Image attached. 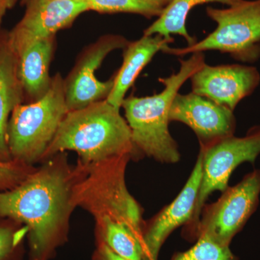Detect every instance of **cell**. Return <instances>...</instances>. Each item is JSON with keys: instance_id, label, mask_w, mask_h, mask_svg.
<instances>
[{"instance_id": "cell-2", "label": "cell", "mask_w": 260, "mask_h": 260, "mask_svg": "<svg viewBox=\"0 0 260 260\" xmlns=\"http://www.w3.org/2000/svg\"><path fill=\"white\" fill-rule=\"evenodd\" d=\"M65 150L76 152L84 164L135 153L127 121L107 99L67 113L44 158Z\"/></svg>"}, {"instance_id": "cell-15", "label": "cell", "mask_w": 260, "mask_h": 260, "mask_svg": "<svg viewBox=\"0 0 260 260\" xmlns=\"http://www.w3.org/2000/svg\"><path fill=\"white\" fill-rule=\"evenodd\" d=\"M24 93L18 77V64L9 34L0 30V160L10 155L7 142L8 122L15 108L23 104Z\"/></svg>"}, {"instance_id": "cell-17", "label": "cell", "mask_w": 260, "mask_h": 260, "mask_svg": "<svg viewBox=\"0 0 260 260\" xmlns=\"http://www.w3.org/2000/svg\"><path fill=\"white\" fill-rule=\"evenodd\" d=\"M242 0H172L158 17L157 20L144 30L145 36L160 35L168 40L174 41L171 35L184 37L188 46L197 42L187 32L186 27L188 14L197 5L208 3H220L229 6L237 4Z\"/></svg>"}, {"instance_id": "cell-16", "label": "cell", "mask_w": 260, "mask_h": 260, "mask_svg": "<svg viewBox=\"0 0 260 260\" xmlns=\"http://www.w3.org/2000/svg\"><path fill=\"white\" fill-rule=\"evenodd\" d=\"M173 42L160 35H143L138 40L129 42L124 49L122 65L114 78V85L107 102L120 109L126 92L134 84L140 72L156 53Z\"/></svg>"}, {"instance_id": "cell-19", "label": "cell", "mask_w": 260, "mask_h": 260, "mask_svg": "<svg viewBox=\"0 0 260 260\" xmlns=\"http://www.w3.org/2000/svg\"><path fill=\"white\" fill-rule=\"evenodd\" d=\"M171 260H238L229 246L214 242L210 238L200 236L192 247L177 252Z\"/></svg>"}, {"instance_id": "cell-26", "label": "cell", "mask_w": 260, "mask_h": 260, "mask_svg": "<svg viewBox=\"0 0 260 260\" xmlns=\"http://www.w3.org/2000/svg\"><path fill=\"white\" fill-rule=\"evenodd\" d=\"M29 1H30V0H21V3L23 5H27Z\"/></svg>"}, {"instance_id": "cell-6", "label": "cell", "mask_w": 260, "mask_h": 260, "mask_svg": "<svg viewBox=\"0 0 260 260\" xmlns=\"http://www.w3.org/2000/svg\"><path fill=\"white\" fill-rule=\"evenodd\" d=\"M207 14L217 28L206 38L185 48L165 47L162 52L182 56L215 50L243 61L260 56V0H242L225 9L208 7Z\"/></svg>"}, {"instance_id": "cell-1", "label": "cell", "mask_w": 260, "mask_h": 260, "mask_svg": "<svg viewBox=\"0 0 260 260\" xmlns=\"http://www.w3.org/2000/svg\"><path fill=\"white\" fill-rule=\"evenodd\" d=\"M74 170L57 158L10 191L0 192V217L25 225L30 260H49L68 239Z\"/></svg>"}, {"instance_id": "cell-9", "label": "cell", "mask_w": 260, "mask_h": 260, "mask_svg": "<svg viewBox=\"0 0 260 260\" xmlns=\"http://www.w3.org/2000/svg\"><path fill=\"white\" fill-rule=\"evenodd\" d=\"M129 42L121 36L109 34L99 38L80 53L74 68L64 79L68 110L83 109L107 99L112 91L114 79L100 81L95 77V71L109 53L124 49Z\"/></svg>"}, {"instance_id": "cell-3", "label": "cell", "mask_w": 260, "mask_h": 260, "mask_svg": "<svg viewBox=\"0 0 260 260\" xmlns=\"http://www.w3.org/2000/svg\"><path fill=\"white\" fill-rule=\"evenodd\" d=\"M180 62L177 73L160 79L164 85L160 93L150 96L125 98L121 105L131 130L135 152L162 164H176L180 160L177 143L169 129V110L183 84L205 64V55L203 52L194 53L186 60L180 59Z\"/></svg>"}, {"instance_id": "cell-21", "label": "cell", "mask_w": 260, "mask_h": 260, "mask_svg": "<svg viewBox=\"0 0 260 260\" xmlns=\"http://www.w3.org/2000/svg\"><path fill=\"white\" fill-rule=\"evenodd\" d=\"M26 234V228L15 231L9 226L0 225V260H10Z\"/></svg>"}, {"instance_id": "cell-7", "label": "cell", "mask_w": 260, "mask_h": 260, "mask_svg": "<svg viewBox=\"0 0 260 260\" xmlns=\"http://www.w3.org/2000/svg\"><path fill=\"white\" fill-rule=\"evenodd\" d=\"M259 154L260 126L251 128L242 138L232 135L200 146L203 177L194 214L183 232L185 239H192L202 210L210 194L215 191L223 192L229 186L234 171L244 162L254 164Z\"/></svg>"}, {"instance_id": "cell-4", "label": "cell", "mask_w": 260, "mask_h": 260, "mask_svg": "<svg viewBox=\"0 0 260 260\" xmlns=\"http://www.w3.org/2000/svg\"><path fill=\"white\" fill-rule=\"evenodd\" d=\"M131 157L121 155L91 164L80 162L74 169L72 205L88 211L96 224H121L143 237L141 208L126 185V166Z\"/></svg>"}, {"instance_id": "cell-25", "label": "cell", "mask_w": 260, "mask_h": 260, "mask_svg": "<svg viewBox=\"0 0 260 260\" xmlns=\"http://www.w3.org/2000/svg\"><path fill=\"white\" fill-rule=\"evenodd\" d=\"M142 1L164 10V8H167L168 5L170 4L172 0H142Z\"/></svg>"}, {"instance_id": "cell-12", "label": "cell", "mask_w": 260, "mask_h": 260, "mask_svg": "<svg viewBox=\"0 0 260 260\" xmlns=\"http://www.w3.org/2000/svg\"><path fill=\"white\" fill-rule=\"evenodd\" d=\"M26 6L23 18L8 31L13 44L55 37L89 11L85 0H30Z\"/></svg>"}, {"instance_id": "cell-24", "label": "cell", "mask_w": 260, "mask_h": 260, "mask_svg": "<svg viewBox=\"0 0 260 260\" xmlns=\"http://www.w3.org/2000/svg\"><path fill=\"white\" fill-rule=\"evenodd\" d=\"M17 2L18 0H0V25L8 10H11Z\"/></svg>"}, {"instance_id": "cell-10", "label": "cell", "mask_w": 260, "mask_h": 260, "mask_svg": "<svg viewBox=\"0 0 260 260\" xmlns=\"http://www.w3.org/2000/svg\"><path fill=\"white\" fill-rule=\"evenodd\" d=\"M190 79L191 92L234 112L239 103L257 88L260 74L254 67L205 64Z\"/></svg>"}, {"instance_id": "cell-8", "label": "cell", "mask_w": 260, "mask_h": 260, "mask_svg": "<svg viewBox=\"0 0 260 260\" xmlns=\"http://www.w3.org/2000/svg\"><path fill=\"white\" fill-rule=\"evenodd\" d=\"M260 169H255L234 186H228L213 204L205 205L192 239L205 236L229 246L257 208Z\"/></svg>"}, {"instance_id": "cell-13", "label": "cell", "mask_w": 260, "mask_h": 260, "mask_svg": "<svg viewBox=\"0 0 260 260\" xmlns=\"http://www.w3.org/2000/svg\"><path fill=\"white\" fill-rule=\"evenodd\" d=\"M203 177V161L198 155L189 179L171 204L164 208L143 226V241L145 260H158L160 248L174 230L190 221L194 214Z\"/></svg>"}, {"instance_id": "cell-14", "label": "cell", "mask_w": 260, "mask_h": 260, "mask_svg": "<svg viewBox=\"0 0 260 260\" xmlns=\"http://www.w3.org/2000/svg\"><path fill=\"white\" fill-rule=\"evenodd\" d=\"M10 43L16 54L24 101H26L27 104L36 102L42 99L50 88L52 78L49 75V67L55 47V37L17 44Z\"/></svg>"}, {"instance_id": "cell-11", "label": "cell", "mask_w": 260, "mask_h": 260, "mask_svg": "<svg viewBox=\"0 0 260 260\" xmlns=\"http://www.w3.org/2000/svg\"><path fill=\"white\" fill-rule=\"evenodd\" d=\"M169 121L190 127L200 146L232 136L236 129L233 111L193 92L176 95L169 110Z\"/></svg>"}, {"instance_id": "cell-5", "label": "cell", "mask_w": 260, "mask_h": 260, "mask_svg": "<svg viewBox=\"0 0 260 260\" xmlns=\"http://www.w3.org/2000/svg\"><path fill=\"white\" fill-rule=\"evenodd\" d=\"M68 112L64 80L56 73L42 99L20 104L12 112L7 132L10 158L23 164L44 158Z\"/></svg>"}, {"instance_id": "cell-18", "label": "cell", "mask_w": 260, "mask_h": 260, "mask_svg": "<svg viewBox=\"0 0 260 260\" xmlns=\"http://www.w3.org/2000/svg\"><path fill=\"white\" fill-rule=\"evenodd\" d=\"M97 244L108 246L116 254L129 260H145L141 234L121 224H96Z\"/></svg>"}, {"instance_id": "cell-23", "label": "cell", "mask_w": 260, "mask_h": 260, "mask_svg": "<svg viewBox=\"0 0 260 260\" xmlns=\"http://www.w3.org/2000/svg\"><path fill=\"white\" fill-rule=\"evenodd\" d=\"M15 167L8 161L0 160V185H4L13 181L15 177H18V172Z\"/></svg>"}, {"instance_id": "cell-20", "label": "cell", "mask_w": 260, "mask_h": 260, "mask_svg": "<svg viewBox=\"0 0 260 260\" xmlns=\"http://www.w3.org/2000/svg\"><path fill=\"white\" fill-rule=\"evenodd\" d=\"M89 10L102 13H129L148 18L158 17L162 10L142 0H85Z\"/></svg>"}, {"instance_id": "cell-22", "label": "cell", "mask_w": 260, "mask_h": 260, "mask_svg": "<svg viewBox=\"0 0 260 260\" xmlns=\"http://www.w3.org/2000/svg\"><path fill=\"white\" fill-rule=\"evenodd\" d=\"M92 260H129L116 254L108 246L102 244H97L96 249L94 251Z\"/></svg>"}]
</instances>
